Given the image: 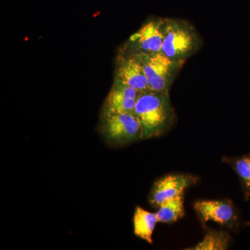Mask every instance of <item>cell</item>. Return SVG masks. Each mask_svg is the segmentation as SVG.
<instances>
[{
  "mask_svg": "<svg viewBox=\"0 0 250 250\" xmlns=\"http://www.w3.org/2000/svg\"><path fill=\"white\" fill-rule=\"evenodd\" d=\"M114 80L140 92L149 90L143 61L139 55L118 52Z\"/></svg>",
  "mask_w": 250,
  "mask_h": 250,
  "instance_id": "cell-6",
  "label": "cell"
},
{
  "mask_svg": "<svg viewBox=\"0 0 250 250\" xmlns=\"http://www.w3.org/2000/svg\"><path fill=\"white\" fill-rule=\"evenodd\" d=\"M99 130L111 146H124L143 139L142 126L134 113L101 114Z\"/></svg>",
  "mask_w": 250,
  "mask_h": 250,
  "instance_id": "cell-3",
  "label": "cell"
},
{
  "mask_svg": "<svg viewBox=\"0 0 250 250\" xmlns=\"http://www.w3.org/2000/svg\"><path fill=\"white\" fill-rule=\"evenodd\" d=\"M195 210L203 222L213 221L229 225L236 221V213L231 202L220 200H202L196 202Z\"/></svg>",
  "mask_w": 250,
  "mask_h": 250,
  "instance_id": "cell-9",
  "label": "cell"
},
{
  "mask_svg": "<svg viewBox=\"0 0 250 250\" xmlns=\"http://www.w3.org/2000/svg\"><path fill=\"white\" fill-rule=\"evenodd\" d=\"M229 236L228 233L220 231H210L193 250H224L228 249Z\"/></svg>",
  "mask_w": 250,
  "mask_h": 250,
  "instance_id": "cell-12",
  "label": "cell"
},
{
  "mask_svg": "<svg viewBox=\"0 0 250 250\" xmlns=\"http://www.w3.org/2000/svg\"><path fill=\"white\" fill-rule=\"evenodd\" d=\"M134 113L142 126L143 139H152L165 134L176 120L170 92L151 90L141 92Z\"/></svg>",
  "mask_w": 250,
  "mask_h": 250,
  "instance_id": "cell-1",
  "label": "cell"
},
{
  "mask_svg": "<svg viewBox=\"0 0 250 250\" xmlns=\"http://www.w3.org/2000/svg\"><path fill=\"white\" fill-rule=\"evenodd\" d=\"M141 92L114 80L108 93L101 114L114 113H134Z\"/></svg>",
  "mask_w": 250,
  "mask_h": 250,
  "instance_id": "cell-7",
  "label": "cell"
},
{
  "mask_svg": "<svg viewBox=\"0 0 250 250\" xmlns=\"http://www.w3.org/2000/svg\"><path fill=\"white\" fill-rule=\"evenodd\" d=\"M196 179L187 174H170L154 184L149 195L151 205L159 207L162 202L184 194V190L195 184Z\"/></svg>",
  "mask_w": 250,
  "mask_h": 250,
  "instance_id": "cell-8",
  "label": "cell"
},
{
  "mask_svg": "<svg viewBox=\"0 0 250 250\" xmlns=\"http://www.w3.org/2000/svg\"><path fill=\"white\" fill-rule=\"evenodd\" d=\"M164 18H152L130 36L120 52L134 55H152L161 52Z\"/></svg>",
  "mask_w": 250,
  "mask_h": 250,
  "instance_id": "cell-5",
  "label": "cell"
},
{
  "mask_svg": "<svg viewBox=\"0 0 250 250\" xmlns=\"http://www.w3.org/2000/svg\"><path fill=\"white\" fill-rule=\"evenodd\" d=\"M140 57L143 61L149 90L170 92L176 77L185 62L172 60L161 52Z\"/></svg>",
  "mask_w": 250,
  "mask_h": 250,
  "instance_id": "cell-4",
  "label": "cell"
},
{
  "mask_svg": "<svg viewBox=\"0 0 250 250\" xmlns=\"http://www.w3.org/2000/svg\"><path fill=\"white\" fill-rule=\"evenodd\" d=\"M203 46L200 33L186 20L164 18V39L161 53L172 60L185 62Z\"/></svg>",
  "mask_w": 250,
  "mask_h": 250,
  "instance_id": "cell-2",
  "label": "cell"
},
{
  "mask_svg": "<svg viewBox=\"0 0 250 250\" xmlns=\"http://www.w3.org/2000/svg\"><path fill=\"white\" fill-rule=\"evenodd\" d=\"M158 223L156 213L136 207L134 215V231L136 236L152 244L153 232Z\"/></svg>",
  "mask_w": 250,
  "mask_h": 250,
  "instance_id": "cell-10",
  "label": "cell"
},
{
  "mask_svg": "<svg viewBox=\"0 0 250 250\" xmlns=\"http://www.w3.org/2000/svg\"><path fill=\"white\" fill-rule=\"evenodd\" d=\"M234 168L241 179L246 198L250 196V155H246L236 159Z\"/></svg>",
  "mask_w": 250,
  "mask_h": 250,
  "instance_id": "cell-13",
  "label": "cell"
},
{
  "mask_svg": "<svg viewBox=\"0 0 250 250\" xmlns=\"http://www.w3.org/2000/svg\"><path fill=\"white\" fill-rule=\"evenodd\" d=\"M156 213L161 223H174L182 218L184 215V194L162 202Z\"/></svg>",
  "mask_w": 250,
  "mask_h": 250,
  "instance_id": "cell-11",
  "label": "cell"
},
{
  "mask_svg": "<svg viewBox=\"0 0 250 250\" xmlns=\"http://www.w3.org/2000/svg\"><path fill=\"white\" fill-rule=\"evenodd\" d=\"M249 225H250V223H249Z\"/></svg>",
  "mask_w": 250,
  "mask_h": 250,
  "instance_id": "cell-14",
  "label": "cell"
}]
</instances>
